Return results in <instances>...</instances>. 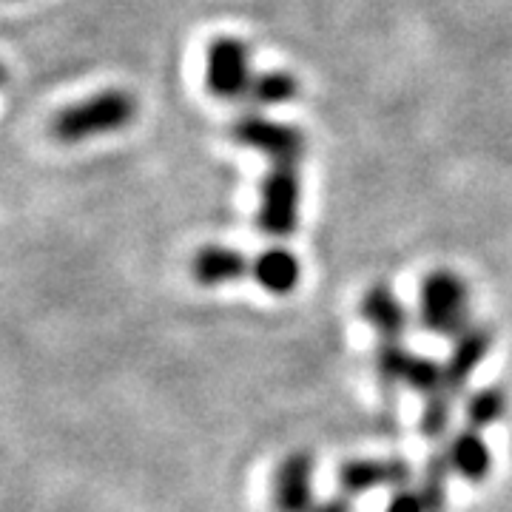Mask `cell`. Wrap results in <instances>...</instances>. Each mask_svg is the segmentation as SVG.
Returning a JSON list of instances; mask_svg holds the SVG:
<instances>
[{
	"label": "cell",
	"instance_id": "1",
	"mask_svg": "<svg viewBox=\"0 0 512 512\" xmlns=\"http://www.w3.org/2000/svg\"><path fill=\"white\" fill-rule=\"evenodd\" d=\"M490 348H493V328H487V325H470L458 336L453 353L441 365L439 390L430 399H424L419 427L427 439H441L447 433L453 404L458 402L461 390L467 387L476 367L487 359Z\"/></svg>",
	"mask_w": 512,
	"mask_h": 512
},
{
	"label": "cell",
	"instance_id": "2",
	"mask_svg": "<svg viewBox=\"0 0 512 512\" xmlns=\"http://www.w3.org/2000/svg\"><path fill=\"white\" fill-rule=\"evenodd\" d=\"M137 117V100L134 94L120 92V89H109L74 103L69 109H63L60 114L52 117V137L60 143H80L89 140L97 134H111L126 128L131 120Z\"/></svg>",
	"mask_w": 512,
	"mask_h": 512
},
{
	"label": "cell",
	"instance_id": "3",
	"mask_svg": "<svg viewBox=\"0 0 512 512\" xmlns=\"http://www.w3.org/2000/svg\"><path fill=\"white\" fill-rule=\"evenodd\" d=\"M419 319L427 333L453 339L470 328V288L453 271H433L424 276L419 291Z\"/></svg>",
	"mask_w": 512,
	"mask_h": 512
},
{
	"label": "cell",
	"instance_id": "4",
	"mask_svg": "<svg viewBox=\"0 0 512 512\" xmlns=\"http://www.w3.org/2000/svg\"><path fill=\"white\" fill-rule=\"evenodd\" d=\"M302 180L293 165H271L268 177L259 185V211L256 225L268 237H291L299 225Z\"/></svg>",
	"mask_w": 512,
	"mask_h": 512
},
{
	"label": "cell",
	"instance_id": "5",
	"mask_svg": "<svg viewBox=\"0 0 512 512\" xmlns=\"http://www.w3.org/2000/svg\"><path fill=\"white\" fill-rule=\"evenodd\" d=\"M234 140L239 146H248L265 154L271 165H293L299 168V163L305 160L308 154V137L305 131L288 123H276L268 117H259V114H245L239 117L234 128H231Z\"/></svg>",
	"mask_w": 512,
	"mask_h": 512
},
{
	"label": "cell",
	"instance_id": "6",
	"mask_svg": "<svg viewBox=\"0 0 512 512\" xmlns=\"http://www.w3.org/2000/svg\"><path fill=\"white\" fill-rule=\"evenodd\" d=\"M254 80L251 72V52L239 37H217L205 55V86L214 97L239 100L248 94Z\"/></svg>",
	"mask_w": 512,
	"mask_h": 512
},
{
	"label": "cell",
	"instance_id": "7",
	"mask_svg": "<svg viewBox=\"0 0 512 512\" xmlns=\"http://www.w3.org/2000/svg\"><path fill=\"white\" fill-rule=\"evenodd\" d=\"M376 376L382 379L384 384H402L407 390L419 393V396H433L439 390L441 382V365L427 359V356H419L413 350H407L402 342H382L379 350H376Z\"/></svg>",
	"mask_w": 512,
	"mask_h": 512
},
{
	"label": "cell",
	"instance_id": "8",
	"mask_svg": "<svg viewBox=\"0 0 512 512\" xmlns=\"http://www.w3.org/2000/svg\"><path fill=\"white\" fill-rule=\"evenodd\" d=\"M313 473L316 461L311 453L296 450L276 464L271 481V501L276 512H311L316 507L313 495Z\"/></svg>",
	"mask_w": 512,
	"mask_h": 512
},
{
	"label": "cell",
	"instance_id": "9",
	"mask_svg": "<svg viewBox=\"0 0 512 512\" xmlns=\"http://www.w3.org/2000/svg\"><path fill=\"white\" fill-rule=\"evenodd\" d=\"M410 481V467L407 461L399 458H359V461H348L339 470V490L342 495H365L373 490H402Z\"/></svg>",
	"mask_w": 512,
	"mask_h": 512
},
{
	"label": "cell",
	"instance_id": "10",
	"mask_svg": "<svg viewBox=\"0 0 512 512\" xmlns=\"http://www.w3.org/2000/svg\"><path fill=\"white\" fill-rule=\"evenodd\" d=\"M248 256L239 254L225 245H205L191 259V276L200 282L202 288H220L228 282H237L245 274H251Z\"/></svg>",
	"mask_w": 512,
	"mask_h": 512
},
{
	"label": "cell",
	"instance_id": "11",
	"mask_svg": "<svg viewBox=\"0 0 512 512\" xmlns=\"http://www.w3.org/2000/svg\"><path fill=\"white\" fill-rule=\"evenodd\" d=\"M362 316L367 319V325L379 333L382 342H402L404 330H407V308L402 305V299L393 293L390 285H373L362 299Z\"/></svg>",
	"mask_w": 512,
	"mask_h": 512
},
{
	"label": "cell",
	"instance_id": "12",
	"mask_svg": "<svg viewBox=\"0 0 512 512\" xmlns=\"http://www.w3.org/2000/svg\"><path fill=\"white\" fill-rule=\"evenodd\" d=\"M441 458L450 467V473L467 478V481H484L493 470V453L484 444L481 433L473 427H467L456 439L447 441L441 450Z\"/></svg>",
	"mask_w": 512,
	"mask_h": 512
},
{
	"label": "cell",
	"instance_id": "13",
	"mask_svg": "<svg viewBox=\"0 0 512 512\" xmlns=\"http://www.w3.org/2000/svg\"><path fill=\"white\" fill-rule=\"evenodd\" d=\"M251 274H254L259 288L276 293V296H285V293L296 291L302 268H299V259L288 248H268L265 254L254 259Z\"/></svg>",
	"mask_w": 512,
	"mask_h": 512
},
{
	"label": "cell",
	"instance_id": "14",
	"mask_svg": "<svg viewBox=\"0 0 512 512\" xmlns=\"http://www.w3.org/2000/svg\"><path fill=\"white\" fill-rule=\"evenodd\" d=\"M296 94H299V80H296V74L274 69V72L254 74L245 100H248L251 106H256V109H265V106L291 103Z\"/></svg>",
	"mask_w": 512,
	"mask_h": 512
},
{
	"label": "cell",
	"instance_id": "15",
	"mask_svg": "<svg viewBox=\"0 0 512 512\" xmlns=\"http://www.w3.org/2000/svg\"><path fill=\"white\" fill-rule=\"evenodd\" d=\"M504 413H507V399H504V393L495 390V387H484V390H478V393H473V396L467 399V424H470L473 430H487V427H493L495 421H501Z\"/></svg>",
	"mask_w": 512,
	"mask_h": 512
},
{
	"label": "cell",
	"instance_id": "16",
	"mask_svg": "<svg viewBox=\"0 0 512 512\" xmlns=\"http://www.w3.org/2000/svg\"><path fill=\"white\" fill-rule=\"evenodd\" d=\"M387 512H430L427 507V501H424V495L421 490H396V495L390 498V504H387Z\"/></svg>",
	"mask_w": 512,
	"mask_h": 512
},
{
	"label": "cell",
	"instance_id": "17",
	"mask_svg": "<svg viewBox=\"0 0 512 512\" xmlns=\"http://www.w3.org/2000/svg\"><path fill=\"white\" fill-rule=\"evenodd\" d=\"M311 512H353V504H350L348 495H336V498H328V501H316V507Z\"/></svg>",
	"mask_w": 512,
	"mask_h": 512
},
{
	"label": "cell",
	"instance_id": "18",
	"mask_svg": "<svg viewBox=\"0 0 512 512\" xmlns=\"http://www.w3.org/2000/svg\"><path fill=\"white\" fill-rule=\"evenodd\" d=\"M0 83H3V66H0Z\"/></svg>",
	"mask_w": 512,
	"mask_h": 512
}]
</instances>
